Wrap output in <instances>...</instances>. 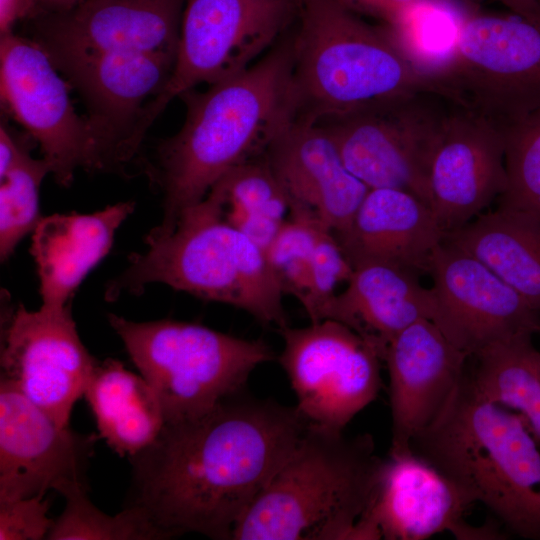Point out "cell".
Masks as SVG:
<instances>
[{"label": "cell", "instance_id": "21", "mask_svg": "<svg viewBox=\"0 0 540 540\" xmlns=\"http://www.w3.org/2000/svg\"><path fill=\"white\" fill-rule=\"evenodd\" d=\"M264 157L286 193L290 215L316 220L334 235L349 226L369 190L319 123L296 118Z\"/></svg>", "mask_w": 540, "mask_h": 540}, {"label": "cell", "instance_id": "38", "mask_svg": "<svg viewBox=\"0 0 540 540\" xmlns=\"http://www.w3.org/2000/svg\"><path fill=\"white\" fill-rule=\"evenodd\" d=\"M518 16L540 25V0H501Z\"/></svg>", "mask_w": 540, "mask_h": 540}, {"label": "cell", "instance_id": "8", "mask_svg": "<svg viewBox=\"0 0 540 540\" xmlns=\"http://www.w3.org/2000/svg\"><path fill=\"white\" fill-rule=\"evenodd\" d=\"M440 93L505 125L540 109V25L517 15H470L433 76Z\"/></svg>", "mask_w": 540, "mask_h": 540}, {"label": "cell", "instance_id": "30", "mask_svg": "<svg viewBox=\"0 0 540 540\" xmlns=\"http://www.w3.org/2000/svg\"><path fill=\"white\" fill-rule=\"evenodd\" d=\"M507 185L499 206L540 220V109L503 126Z\"/></svg>", "mask_w": 540, "mask_h": 540}, {"label": "cell", "instance_id": "20", "mask_svg": "<svg viewBox=\"0 0 540 540\" xmlns=\"http://www.w3.org/2000/svg\"><path fill=\"white\" fill-rule=\"evenodd\" d=\"M468 358L428 319L390 341L383 356L392 421L389 454L411 451L412 438L439 416L465 376Z\"/></svg>", "mask_w": 540, "mask_h": 540}, {"label": "cell", "instance_id": "31", "mask_svg": "<svg viewBox=\"0 0 540 540\" xmlns=\"http://www.w3.org/2000/svg\"><path fill=\"white\" fill-rule=\"evenodd\" d=\"M321 227L325 226L311 218L290 215L266 251L268 263L282 293L294 296L311 322L316 315L312 262Z\"/></svg>", "mask_w": 540, "mask_h": 540}, {"label": "cell", "instance_id": "34", "mask_svg": "<svg viewBox=\"0 0 540 540\" xmlns=\"http://www.w3.org/2000/svg\"><path fill=\"white\" fill-rule=\"evenodd\" d=\"M48 510L44 497L0 501V540L47 539L54 524Z\"/></svg>", "mask_w": 540, "mask_h": 540}, {"label": "cell", "instance_id": "17", "mask_svg": "<svg viewBox=\"0 0 540 540\" xmlns=\"http://www.w3.org/2000/svg\"><path fill=\"white\" fill-rule=\"evenodd\" d=\"M428 184L430 208L446 232L480 215L507 185L503 125L449 100Z\"/></svg>", "mask_w": 540, "mask_h": 540}, {"label": "cell", "instance_id": "22", "mask_svg": "<svg viewBox=\"0 0 540 540\" xmlns=\"http://www.w3.org/2000/svg\"><path fill=\"white\" fill-rule=\"evenodd\" d=\"M446 231L431 208L399 189H369L349 226L335 235L353 268L369 263L428 271Z\"/></svg>", "mask_w": 540, "mask_h": 540}, {"label": "cell", "instance_id": "24", "mask_svg": "<svg viewBox=\"0 0 540 540\" xmlns=\"http://www.w3.org/2000/svg\"><path fill=\"white\" fill-rule=\"evenodd\" d=\"M434 297L415 271L380 263L353 268L346 288L330 301L325 320L340 322L369 342L383 360L390 341L422 319H433Z\"/></svg>", "mask_w": 540, "mask_h": 540}, {"label": "cell", "instance_id": "1", "mask_svg": "<svg viewBox=\"0 0 540 540\" xmlns=\"http://www.w3.org/2000/svg\"><path fill=\"white\" fill-rule=\"evenodd\" d=\"M308 424L297 407L238 393L199 416L165 423L130 457L126 506L141 509L166 538L193 532L231 539Z\"/></svg>", "mask_w": 540, "mask_h": 540}, {"label": "cell", "instance_id": "29", "mask_svg": "<svg viewBox=\"0 0 540 540\" xmlns=\"http://www.w3.org/2000/svg\"><path fill=\"white\" fill-rule=\"evenodd\" d=\"M66 501L54 520L50 540H155L166 539L139 508L125 506L116 515L100 511L87 496V487L74 486L61 494Z\"/></svg>", "mask_w": 540, "mask_h": 540}, {"label": "cell", "instance_id": "10", "mask_svg": "<svg viewBox=\"0 0 540 540\" xmlns=\"http://www.w3.org/2000/svg\"><path fill=\"white\" fill-rule=\"evenodd\" d=\"M448 104L436 92H422L319 124L369 189L404 190L430 207V165Z\"/></svg>", "mask_w": 540, "mask_h": 540}, {"label": "cell", "instance_id": "23", "mask_svg": "<svg viewBox=\"0 0 540 540\" xmlns=\"http://www.w3.org/2000/svg\"><path fill=\"white\" fill-rule=\"evenodd\" d=\"M134 208V202L125 201L94 213H56L41 218L32 232L30 252L42 307L68 306L81 282L108 254L116 231Z\"/></svg>", "mask_w": 540, "mask_h": 540}, {"label": "cell", "instance_id": "35", "mask_svg": "<svg viewBox=\"0 0 540 540\" xmlns=\"http://www.w3.org/2000/svg\"><path fill=\"white\" fill-rule=\"evenodd\" d=\"M353 11L377 16L387 26L400 24L433 0H341Z\"/></svg>", "mask_w": 540, "mask_h": 540}, {"label": "cell", "instance_id": "19", "mask_svg": "<svg viewBox=\"0 0 540 540\" xmlns=\"http://www.w3.org/2000/svg\"><path fill=\"white\" fill-rule=\"evenodd\" d=\"M184 0H82L34 19V40L52 62L111 53L177 56Z\"/></svg>", "mask_w": 540, "mask_h": 540}, {"label": "cell", "instance_id": "18", "mask_svg": "<svg viewBox=\"0 0 540 540\" xmlns=\"http://www.w3.org/2000/svg\"><path fill=\"white\" fill-rule=\"evenodd\" d=\"M469 507L440 472L412 451L389 454L355 540H424L447 531L461 540L502 538L490 524H468Z\"/></svg>", "mask_w": 540, "mask_h": 540}, {"label": "cell", "instance_id": "4", "mask_svg": "<svg viewBox=\"0 0 540 540\" xmlns=\"http://www.w3.org/2000/svg\"><path fill=\"white\" fill-rule=\"evenodd\" d=\"M291 41L298 119L323 123L422 92H436L387 28H376L341 0H299Z\"/></svg>", "mask_w": 540, "mask_h": 540}, {"label": "cell", "instance_id": "36", "mask_svg": "<svg viewBox=\"0 0 540 540\" xmlns=\"http://www.w3.org/2000/svg\"><path fill=\"white\" fill-rule=\"evenodd\" d=\"M42 13L39 0H0V36L13 33L18 21L34 20Z\"/></svg>", "mask_w": 540, "mask_h": 540}, {"label": "cell", "instance_id": "6", "mask_svg": "<svg viewBox=\"0 0 540 540\" xmlns=\"http://www.w3.org/2000/svg\"><path fill=\"white\" fill-rule=\"evenodd\" d=\"M145 242L147 250L131 254L127 268L108 283L106 300L163 283L242 309L263 324L287 326L266 253L221 216L210 196L185 209L169 234Z\"/></svg>", "mask_w": 540, "mask_h": 540}, {"label": "cell", "instance_id": "37", "mask_svg": "<svg viewBox=\"0 0 540 540\" xmlns=\"http://www.w3.org/2000/svg\"><path fill=\"white\" fill-rule=\"evenodd\" d=\"M27 152L29 148L21 144L2 123L0 125V178L12 170Z\"/></svg>", "mask_w": 540, "mask_h": 540}, {"label": "cell", "instance_id": "26", "mask_svg": "<svg viewBox=\"0 0 540 540\" xmlns=\"http://www.w3.org/2000/svg\"><path fill=\"white\" fill-rule=\"evenodd\" d=\"M84 396L100 437L120 456L130 458L141 452L165 424L154 389L117 360L97 361Z\"/></svg>", "mask_w": 540, "mask_h": 540}, {"label": "cell", "instance_id": "2", "mask_svg": "<svg viewBox=\"0 0 540 540\" xmlns=\"http://www.w3.org/2000/svg\"><path fill=\"white\" fill-rule=\"evenodd\" d=\"M292 47L286 42L247 69L179 97L180 130L160 143L147 166L163 197L161 222L145 237L169 234L180 214L199 203L234 167L261 157L297 117Z\"/></svg>", "mask_w": 540, "mask_h": 540}, {"label": "cell", "instance_id": "3", "mask_svg": "<svg viewBox=\"0 0 540 540\" xmlns=\"http://www.w3.org/2000/svg\"><path fill=\"white\" fill-rule=\"evenodd\" d=\"M524 419L490 401L469 373L439 416L410 442L471 506L511 533L540 540V451Z\"/></svg>", "mask_w": 540, "mask_h": 540}, {"label": "cell", "instance_id": "7", "mask_svg": "<svg viewBox=\"0 0 540 540\" xmlns=\"http://www.w3.org/2000/svg\"><path fill=\"white\" fill-rule=\"evenodd\" d=\"M140 374L154 389L165 423L199 416L240 392L250 373L273 358L262 340H247L174 320L135 322L109 314Z\"/></svg>", "mask_w": 540, "mask_h": 540}, {"label": "cell", "instance_id": "39", "mask_svg": "<svg viewBox=\"0 0 540 540\" xmlns=\"http://www.w3.org/2000/svg\"><path fill=\"white\" fill-rule=\"evenodd\" d=\"M82 0H39L42 14L63 13L71 10Z\"/></svg>", "mask_w": 540, "mask_h": 540}, {"label": "cell", "instance_id": "25", "mask_svg": "<svg viewBox=\"0 0 540 540\" xmlns=\"http://www.w3.org/2000/svg\"><path fill=\"white\" fill-rule=\"evenodd\" d=\"M445 242L472 255L540 313V220L498 207L448 231Z\"/></svg>", "mask_w": 540, "mask_h": 540}, {"label": "cell", "instance_id": "12", "mask_svg": "<svg viewBox=\"0 0 540 540\" xmlns=\"http://www.w3.org/2000/svg\"><path fill=\"white\" fill-rule=\"evenodd\" d=\"M279 361L297 397V409L314 425L343 431L377 396L380 356L346 325L323 320L280 328Z\"/></svg>", "mask_w": 540, "mask_h": 540}, {"label": "cell", "instance_id": "14", "mask_svg": "<svg viewBox=\"0 0 540 540\" xmlns=\"http://www.w3.org/2000/svg\"><path fill=\"white\" fill-rule=\"evenodd\" d=\"M96 363L79 337L69 305L36 311L19 305L5 319L1 377L62 426H69Z\"/></svg>", "mask_w": 540, "mask_h": 540}, {"label": "cell", "instance_id": "16", "mask_svg": "<svg viewBox=\"0 0 540 540\" xmlns=\"http://www.w3.org/2000/svg\"><path fill=\"white\" fill-rule=\"evenodd\" d=\"M95 435L62 426L10 381L0 382V501L87 487Z\"/></svg>", "mask_w": 540, "mask_h": 540}, {"label": "cell", "instance_id": "11", "mask_svg": "<svg viewBox=\"0 0 540 540\" xmlns=\"http://www.w3.org/2000/svg\"><path fill=\"white\" fill-rule=\"evenodd\" d=\"M298 10L299 0H187L173 73L151 102V116L186 91L253 65L297 20Z\"/></svg>", "mask_w": 540, "mask_h": 540}, {"label": "cell", "instance_id": "5", "mask_svg": "<svg viewBox=\"0 0 540 540\" xmlns=\"http://www.w3.org/2000/svg\"><path fill=\"white\" fill-rule=\"evenodd\" d=\"M385 459L369 434L308 424L295 448L235 524L236 540H355Z\"/></svg>", "mask_w": 540, "mask_h": 540}, {"label": "cell", "instance_id": "32", "mask_svg": "<svg viewBox=\"0 0 540 540\" xmlns=\"http://www.w3.org/2000/svg\"><path fill=\"white\" fill-rule=\"evenodd\" d=\"M47 162L24 154L4 177L0 178V257L9 258L19 242L33 232L42 216L39 191L46 175Z\"/></svg>", "mask_w": 540, "mask_h": 540}, {"label": "cell", "instance_id": "13", "mask_svg": "<svg viewBox=\"0 0 540 540\" xmlns=\"http://www.w3.org/2000/svg\"><path fill=\"white\" fill-rule=\"evenodd\" d=\"M67 84L34 39L0 36L1 102L39 144L50 174L63 187L78 169L91 172L86 119L76 113Z\"/></svg>", "mask_w": 540, "mask_h": 540}, {"label": "cell", "instance_id": "28", "mask_svg": "<svg viewBox=\"0 0 540 540\" xmlns=\"http://www.w3.org/2000/svg\"><path fill=\"white\" fill-rule=\"evenodd\" d=\"M231 225L252 217L286 221V193L264 155L244 162L222 176L207 193Z\"/></svg>", "mask_w": 540, "mask_h": 540}, {"label": "cell", "instance_id": "9", "mask_svg": "<svg viewBox=\"0 0 540 540\" xmlns=\"http://www.w3.org/2000/svg\"><path fill=\"white\" fill-rule=\"evenodd\" d=\"M168 53H111L53 62L87 110L91 172L124 173L151 126L148 106L168 84Z\"/></svg>", "mask_w": 540, "mask_h": 540}, {"label": "cell", "instance_id": "27", "mask_svg": "<svg viewBox=\"0 0 540 540\" xmlns=\"http://www.w3.org/2000/svg\"><path fill=\"white\" fill-rule=\"evenodd\" d=\"M531 339L517 336L484 349L469 376L484 397L518 411L540 441V352Z\"/></svg>", "mask_w": 540, "mask_h": 540}, {"label": "cell", "instance_id": "33", "mask_svg": "<svg viewBox=\"0 0 540 540\" xmlns=\"http://www.w3.org/2000/svg\"><path fill=\"white\" fill-rule=\"evenodd\" d=\"M352 273L353 267L334 233L326 227H321L315 242L312 262L316 315L311 323L325 320L326 309L337 294L336 288L342 282L347 283Z\"/></svg>", "mask_w": 540, "mask_h": 540}, {"label": "cell", "instance_id": "15", "mask_svg": "<svg viewBox=\"0 0 540 540\" xmlns=\"http://www.w3.org/2000/svg\"><path fill=\"white\" fill-rule=\"evenodd\" d=\"M432 322L469 357L540 331V313L482 262L443 241L433 252Z\"/></svg>", "mask_w": 540, "mask_h": 540}]
</instances>
